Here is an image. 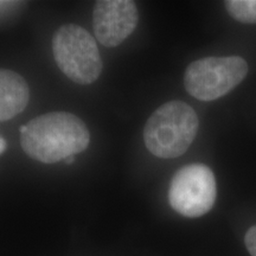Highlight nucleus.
Listing matches in <instances>:
<instances>
[{
	"label": "nucleus",
	"mask_w": 256,
	"mask_h": 256,
	"mask_svg": "<svg viewBox=\"0 0 256 256\" xmlns=\"http://www.w3.org/2000/svg\"><path fill=\"white\" fill-rule=\"evenodd\" d=\"M226 8L229 14L240 23H256V0H228Z\"/></svg>",
	"instance_id": "nucleus-8"
},
{
	"label": "nucleus",
	"mask_w": 256,
	"mask_h": 256,
	"mask_svg": "<svg viewBox=\"0 0 256 256\" xmlns=\"http://www.w3.org/2000/svg\"><path fill=\"white\" fill-rule=\"evenodd\" d=\"M139 12L132 0H98L92 10V30L106 48L120 46L136 30Z\"/></svg>",
	"instance_id": "nucleus-6"
},
{
	"label": "nucleus",
	"mask_w": 256,
	"mask_h": 256,
	"mask_svg": "<svg viewBox=\"0 0 256 256\" xmlns=\"http://www.w3.org/2000/svg\"><path fill=\"white\" fill-rule=\"evenodd\" d=\"M246 247H247L248 252H250L252 256H256V226H252L246 234L244 238Z\"/></svg>",
	"instance_id": "nucleus-9"
},
{
	"label": "nucleus",
	"mask_w": 256,
	"mask_h": 256,
	"mask_svg": "<svg viewBox=\"0 0 256 256\" xmlns=\"http://www.w3.org/2000/svg\"><path fill=\"white\" fill-rule=\"evenodd\" d=\"M6 146H8V144H6L5 139L0 136V154H2L6 151Z\"/></svg>",
	"instance_id": "nucleus-10"
},
{
	"label": "nucleus",
	"mask_w": 256,
	"mask_h": 256,
	"mask_svg": "<svg viewBox=\"0 0 256 256\" xmlns=\"http://www.w3.org/2000/svg\"><path fill=\"white\" fill-rule=\"evenodd\" d=\"M90 133L80 118L66 112H51L20 128V144L30 158L55 164L87 150Z\"/></svg>",
	"instance_id": "nucleus-1"
},
{
	"label": "nucleus",
	"mask_w": 256,
	"mask_h": 256,
	"mask_svg": "<svg viewBox=\"0 0 256 256\" xmlns=\"http://www.w3.org/2000/svg\"><path fill=\"white\" fill-rule=\"evenodd\" d=\"M247 72V62L238 56L206 57L188 66L184 86L188 94L198 100L214 101L232 90Z\"/></svg>",
	"instance_id": "nucleus-4"
},
{
	"label": "nucleus",
	"mask_w": 256,
	"mask_h": 256,
	"mask_svg": "<svg viewBox=\"0 0 256 256\" xmlns=\"http://www.w3.org/2000/svg\"><path fill=\"white\" fill-rule=\"evenodd\" d=\"M52 52L64 75L78 84H90L100 78L102 60L89 32L76 24L62 25L52 38Z\"/></svg>",
	"instance_id": "nucleus-3"
},
{
	"label": "nucleus",
	"mask_w": 256,
	"mask_h": 256,
	"mask_svg": "<svg viewBox=\"0 0 256 256\" xmlns=\"http://www.w3.org/2000/svg\"><path fill=\"white\" fill-rule=\"evenodd\" d=\"M196 112L183 101L166 102L153 113L144 128L146 148L158 158L184 154L198 132Z\"/></svg>",
	"instance_id": "nucleus-2"
},
{
	"label": "nucleus",
	"mask_w": 256,
	"mask_h": 256,
	"mask_svg": "<svg viewBox=\"0 0 256 256\" xmlns=\"http://www.w3.org/2000/svg\"><path fill=\"white\" fill-rule=\"evenodd\" d=\"M30 100V89L25 80L12 70L0 69V121L22 113Z\"/></svg>",
	"instance_id": "nucleus-7"
},
{
	"label": "nucleus",
	"mask_w": 256,
	"mask_h": 256,
	"mask_svg": "<svg viewBox=\"0 0 256 256\" xmlns=\"http://www.w3.org/2000/svg\"><path fill=\"white\" fill-rule=\"evenodd\" d=\"M217 186L212 171L203 164H191L176 172L168 188L172 209L188 218H197L212 209Z\"/></svg>",
	"instance_id": "nucleus-5"
},
{
	"label": "nucleus",
	"mask_w": 256,
	"mask_h": 256,
	"mask_svg": "<svg viewBox=\"0 0 256 256\" xmlns=\"http://www.w3.org/2000/svg\"><path fill=\"white\" fill-rule=\"evenodd\" d=\"M12 4H14V2H0V8H5V6H8V5H12Z\"/></svg>",
	"instance_id": "nucleus-11"
},
{
	"label": "nucleus",
	"mask_w": 256,
	"mask_h": 256,
	"mask_svg": "<svg viewBox=\"0 0 256 256\" xmlns=\"http://www.w3.org/2000/svg\"><path fill=\"white\" fill-rule=\"evenodd\" d=\"M64 162H66V164H72V162H75V158H74V156H69V158H66Z\"/></svg>",
	"instance_id": "nucleus-12"
}]
</instances>
